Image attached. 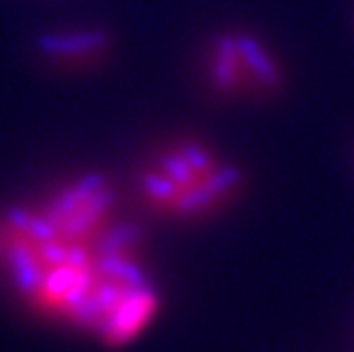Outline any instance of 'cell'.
Segmentation results:
<instances>
[{
  "mask_svg": "<svg viewBox=\"0 0 354 352\" xmlns=\"http://www.w3.org/2000/svg\"><path fill=\"white\" fill-rule=\"evenodd\" d=\"M202 79L223 100H266L286 83L278 51L257 32L225 28L202 51Z\"/></svg>",
  "mask_w": 354,
  "mask_h": 352,
  "instance_id": "cell-3",
  "label": "cell"
},
{
  "mask_svg": "<svg viewBox=\"0 0 354 352\" xmlns=\"http://www.w3.org/2000/svg\"><path fill=\"white\" fill-rule=\"evenodd\" d=\"M0 280L32 314L109 346L136 340L162 310L142 234L100 172L0 206Z\"/></svg>",
  "mask_w": 354,
  "mask_h": 352,
  "instance_id": "cell-1",
  "label": "cell"
},
{
  "mask_svg": "<svg viewBox=\"0 0 354 352\" xmlns=\"http://www.w3.org/2000/svg\"><path fill=\"white\" fill-rule=\"evenodd\" d=\"M244 174L234 159L198 136L155 145L136 172V196L153 214L193 223L234 204Z\"/></svg>",
  "mask_w": 354,
  "mask_h": 352,
  "instance_id": "cell-2",
  "label": "cell"
},
{
  "mask_svg": "<svg viewBox=\"0 0 354 352\" xmlns=\"http://www.w3.org/2000/svg\"><path fill=\"white\" fill-rule=\"evenodd\" d=\"M113 49L111 35L100 26H64L45 32L37 41L39 55L47 66L64 73H85L98 68Z\"/></svg>",
  "mask_w": 354,
  "mask_h": 352,
  "instance_id": "cell-4",
  "label": "cell"
}]
</instances>
